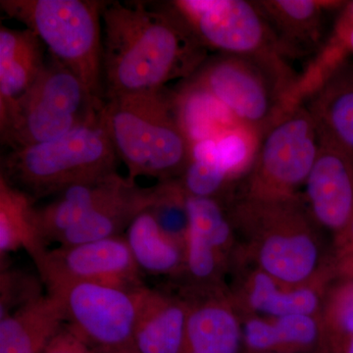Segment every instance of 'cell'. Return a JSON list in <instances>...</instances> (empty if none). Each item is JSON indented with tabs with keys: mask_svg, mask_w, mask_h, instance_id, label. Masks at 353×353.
<instances>
[{
	"mask_svg": "<svg viewBox=\"0 0 353 353\" xmlns=\"http://www.w3.org/2000/svg\"><path fill=\"white\" fill-rule=\"evenodd\" d=\"M171 2L105 1L102 9L103 99L155 94L189 79L208 58Z\"/></svg>",
	"mask_w": 353,
	"mask_h": 353,
	"instance_id": "cell-1",
	"label": "cell"
},
{
	"mask_svg": "<svg viewBox=\"0 0 353 353\" xmlns=\"http://www.w3.org/2000/svg\"><path fill=\"white\" fill-rule=\"evenodd\" d=\"M227 210L241 252L274 278L294 285L334 279L331 243L311 217L303 194L254 197L236 192Z\"/></svg>",
	"mask_w": 353,
	"mask_h": 353,
	"instance_id": "cell-2",
	"label": "cell"
},
{
	"mask_svg": "<svg viewBox=\"0 0 353 353\" xmlns=\"http://www.w3.org/2000/svg\"><path fill=\"white\" fill-rule=\"evenodd\" d=\"M102 121L128 178L178 179L192 159V143L163 92L105 99Z\"/></svg>",
	"mask_w": 353,
	"mask_h": 353,
	"instance_id": "cell-3",
	"label": "cell"
},
{
	"mask_svg": "<svg viewBox=\"0 0 353 353\" xmlns=\"http://www.w3.org/2000/svg\"><path fill=\"white\" fill-rule=\"evenodd\" d=\"M289 60L219 54L208 58L185 83L220 102L257 139L303 102L301 78Z\"/></svg>",
	"mask_w": 353,
	"mask_h": 353,
	"instance_id": "cell-4",
	"label": "cell"
},
{
	"mask_svg": "<svg viewBox=\"0 0 353 353\" xmlns=\"http://www.w3.org/2000/svg\"><path fill=\"white\" fill-rule=\"evenodd\" d=\"M118 159L101 112L61 138L10 150L1 159L0 175L36 201L117 171Z\"/></svg>",
	"mask_w": 353,
	"mask_h": 353,
	"instance_id": "cell-5",
	"label": "cell"
},
{
	"mask_svg": "<svg viewBox=\"0 0 353 353\" xmlns=\"http://www.w3.org/2000/svg\"><path fill=\"white\" fill-rule=\"evenodd\" d=\"M97 0H1L6 15L31 30L52 58L103 99L102 9ZM104 101V99H103Z\"/></svg>",
	"mask_w": 353,
	"mask_h": 353,
	"instance_id": "cell-6",
	"label": "cell"
},
{
	"mask_svg": "<svg viewBox=\"0 0 353 353\" xmlns=\"http://www.w3.org/2000/svg\"><path fill=\"white\" fill-rule=\"evenodd\" d=\"M103 99L95 97L78 77L54 58L0 121L2 145L21 150L65 136L99 117Z\"/></svg>",
	"mask_w": 353,
	"mask_h": 353,
	"instance_id": "cell-7",
	"label": "cell"
},
{
	"mask_svg": "<svg viewBox=\"0 0 353 353\" xmlns=\"http://www.w3.org/2000/svg\"><path fill=\"white\" fill-rule=\"evenodd\" d=\"M320 148V134L303 102L288 111L259 139L238 194L254 197L301 194Z\"/></svg>",
	"mask_w": 353,
	"mask_h": 353,
	"instance_id": "cell-8",
	"label": "cell"
},
{
	"mask_svg": "<svg viewBox=\"0 0 353 353\" xmlns=\"http://www.w3.org/2000/svg\"><path fill=\"white\" fill-rule=\"evenodd\" d=\"M148 287L66 283L46 287L67 327L95 353H139L134 330Z\"/></svg>",
	"mask_w": 353,
	"mask_h": 353,
	"instance_id": "cell-9",
	"label": "cell"
},
{
	"mask_svg": "<svg viewBox=\"0 0 353 353\" xmlns=\"http://www.w3.org/2000/svg\"><path fill=\"white\" fill-rule=\"evenodd\" d=\"M171 3L208 50L290 60L255 1L178 0Z\"/></svg>",
	"mask_w": 353,
	"mask_h": 353,
	"instance_id": "cell-10",
	"label": "cell"
},
{
	"mask_svg": "<svg viewBox=\"0 0 353 353\" xmlns=\"http://www.w3.org/2000/svg\"><path fill=\"white\" fill-rule=\"evenodd\" d=\"M46 287L94 283L143 287V275L125 236L48 250L34 261Z\"/></svg>",
	"mask_w": 353,
	"mask_h": 353,
	"instance_id": "cell-11",
	"label": "cell"
},
{
	"mask_svg": "<svg viewBox=\"0 0 353 353\" xmlns=\"http://www.w3.org/2000/svg\"><path fill=\"white\" fill-rule=\"evenodd\" d=\"M228 287L241 317L248 315H320L333 278L304 285H289L250 261L236 246L230 263Z\"/></svg>",
	"mask_w": 353,
	"mask_h": 353,
	"instance_id": "cell-12",
	"label": "cell"
},
{
	"mask_svg": "<svg viewBox=\"0 0 353 353\" xmlns=\"http://www.w3.org/2000/svg\"><path fill=\"white\" fill-rule=\"evenodd\" d=\"M304 202L311 217L332 238L353 219V153L320 136V148L304 183Z\"/></svg>",
	"mask_w": 353,
	"mask_h": 353,
	"instance_id": "cell-13",
	"label": "cell"
},
{
	"mask_svg": "<svg viewBox=\"0 0 353 353\" xmlns=\"http://www.w3.org/2000/svg\"><path fill=\"white\" fill-rule=\"evenodd\" d=\"M189 304L181 353H243L240 313L229 287L210 290L176 289Z\"/></svg>",
	"mask_w": 353,
	"mask_h": 353,
	"instance_id": "cell-14",
	"label": "cell"
},
{
	"mask_svg": "<svg viewBox=\"0 0 353 353\" xmlns=\"http://www.w3.org/2000/svg\"><path fill=\"white\" fill-rule=\"evenodd\" d=\"M319 134L353 153V61L345 57L323 74L303 101Z\"/></svg>",
	"mask_w": 353,
	"mask_h": 353,
	"instance_id": "cell-15",
	"label": "cell"
},
{
	"mask_svg": "<svg viewBox=\"0 0 353 353\" xmlns=\"http://www.w3.org/2000/svg\"><path fill=\"white\" fill-rule=\"evenodd\" d=\"M256 2L289 59L319 50L327 16L343 6L326 0H260Z\"/></svg>",
	"mask_w": 353,
	"mask_h": 353,
	"instance_id": "cell-16",
	"label": "cell"
},
{
	"mask_svg": "<svg viewBox=\"0 0 353 353\" xmlns=\"http://www.w3.org/2000/svg\"><path fill=\"white\" fill-rule=\"evenodd\" d=\"M241 318L243 353L319 352L320 315H248Z\"/></svg>",
	"mask_w": 353,
	"mask_h": 353,
	"instance_id": "cell-17",
	"label": "cell"
},
{
	"mask_svg": "<svg viewBox=\"0 0 353 353\" xmlns=\"http://www.w3.org/2000/svg\"><path fill=\"white\" fill-rule=\"evenodd\" d=\"M189 304L179 292L146 289L134 330L139 353H181Z\"/></svg>",
	"mask_w": 353,
	"mask_h": 353,
	"instance_id": "cell-18",
	"label": "cell"
},
{
	"mask_svg": "<svg viewBox=\"0 0 353 353\" xmlns=\"http://www.w3.org/2000/svg\"><path fill=\"white\" fill-rule=\"evenodd\" d=\"M134 182L117 171L70 185L55 194L54 199L38 208L39 230L44 245L55 243L90 211Z\"/></svg>",
	"mask_w": 353,
	"mask_h": 353,
	"instance_id": "cell-19",
	"label": "cell"
},
{
	"mask_svg": "<svg viewBox=\"0 0 353 353\" xmlns=\"http://www.w3.org/2000/svg\"><path fill=\"white\" fill-rule=\"evenodd\" d=\"M46 61L43 43L31 30L0 28V121L32 88Z\"/></svg>",
	"mask_w": 353,
	"mask_h": 353,
	"instance_id": "cell-20",
	"label": "cell"
},
{
	"mask_svg": "<svg viewBox=\"0 0 353 353\" xmlns=\"http://www.w3.org/2000/svg\"><path fill=\"white\" fill-rule=\"evenodd\" d=\"M153 187L141 188L136 182L130 183L65 231L55 243L70 246L122 236L134 218L150 208Z\"/></svg>",
	"mask_w": 353,
	"mask_h": 353,
	"instance_id": "cell-21",
	"label": "cell"
},
{
	"mask_svg": "<svg viewBox=\"0 0 353 353\" xmlns=\"http://www.w3.org/2000/svg\"><path fill=\"white\" fill-rule=\"evenodd\" d=\"M65 324L61 304L43 294L0 318V353H43Z\"/></svg>",
	"mask_w": 353,
	"mask_h": 353,
	"instance_id": "cell-22",
	"label": "cell"
},
{
	"mask_svg": "<svg viewBox=\"0 0 353 353\" xmlns=\"http://www.w3.org/2000/svg\"><path fill=\"white\" fill-rule=\"evenodd\" d=\"M124 236L141 273L167 278L172 285L181 280L185 248L161 231L148 208L134 218Z\"/></svg>",
	"mask_w": 353,
	"mask_h": 353,
	"instance_id": "cell-23",
	"label": "cell"
},
{
	"mask_svg": "<svg viewBox=\"0 0 353 353\" xmlns=\"http://www.w3.org/2000/svg\"><path fill=\"white\" fill-rule=\"evenodd\" d=\"M32 196L0 175V255L25 250L34 261L48 250L39 230L38 208Z\"/></svg>",
	"mask_w": 353,
	"mask_h": 353,
	"instance_id": "cell-24",
	"label": "cell"
},
{
	"mask_svg": "<svg viewBox=\"0 0 353 353\" xmlns=\"http://www.w3.org/2000/svg\"><path fill=\"white\" fill-rule=\"evenodd\" d=\"M178 179L188 196L216 199L226 208L240 183L221 162L214 139L192 143V159Z\"/></svg>",
	"mask_w": 353,
	"mask_h": 353,
	"instance_id": "cell-25",
	"label": "cell"
},
{
	"mask_svg": "<svg viewBox=\"0 0 353 353\" xmlns=\"http://www.w3.org/2000/svg\"><path fill=\"white\" fill-rule=\"evenodd\" d=\"M322 338L318 353H332L353 340V278H336L330 283L323 301Z\"/></svg>",
	"mask_w": 353,
	"mask_h": 353,
	"instance_id": "cell-26",
	"label": "cell"
},
{
	"mask_svg": "<svg viewBox=\"0 0 353 353\" xmlns=\"http://www.w3.org/2000/svg\"><path fill=\"white\" fill-rule=\"evenodd\" d=\"M230 261L208 241L190 230L185 270L175 289L210 290L228 285Z\"/></svg>",
	"mask_w": 353,
	"mask_h": 353,
	"instance_id": "cell-27",
	"label": "cell"
},
{
	"mask_svg": "<svg viewBox=\"0 0 353 353\" xmlns=\"http://www.w3.org/2000/svg\"><path fill=\"white\" fill-rule=\"evenodd\" d=\"M190 230L224 255L230 263L238 246V238L227 208L212 199L188 196Z\"/></svg>",
	"mask_w": 353,
	"mask_h": 353,
	"instance_id": "cell-28",
	"label": "cell"
},
{
	"mask_svg": "<svg viewBox=\"0 0 353 353\" xmlns=\"http://www.w3.org/2000/svg\"><path fill=\"white\" fill-rule=\"evenodd\" d=\"M148 210L161 231L185 248L190 228V214L188 194L179 179L162 181L153 185L152 201Z\"/></svg>",
	"mask_w": 353,
	"mask_h": 353,
	"instance_id": "cell-29",
	"label": "cell"
},
{
	"mask_svg": "<svg viewBox=\"0 0 353 353\" xmlns=\"http://www.w3.org/2000/svg\"><path fill=\"white\" fill-rule=\"evenodd\" d=\"M43 284L41 277L30 272L1 266L0 318L43 296Z\"/></svg>",
	"mask_w": 353,
	"mask_h": 353,
	"instance_id": "cell-30",
	"label": "cell"
},
{
	"mask_svg": "<svg viewBox=\"0 0 353 353\" xmlns=\"http://www.w3.org/2000/svg\"><path fill=\"white\" fill-rule=\"evenodd\" d=\"M331 260L334 279L353 278V219L345 231L332 238Z\"/></svg>",
	"mask_w": 353,
	"mask_h": 353,
	"instance_id": "cell-31",
	"label": "cell"
},
{
	"mask_svg": "<svg viewBox=\"0 0 353 353\" xmlns=\"http://www.w3.org/2000/svg\"><path fill=\"white\" fill-rule=\"evenodd\" d=\"M43 353H95L65 324Z\"/></svg>",
	"mask_w": 353,
	"mask_h": 353,
	"instance_id": "cell-32",
	"label": "cell"
},
{
	"mask_svg": "<svg viewBox=\"0 0 353 353\" xmlns=\"http://www.w3.org/2000/svg\"><path fill=\"white\" fill-rule=\"evenodd\" d=\"M353 29V2L347 4L338 23H336V28H334L333 38L331 39L332 43L336 44V46L345 48V41L350 32Z\"/></svg>",
	"mask_w": 353,
	"mask_h": 353,
	"instance_id": "cell-33",
	"label": "cell"
},
{
	"mask_svg": "<svg viewBox=\"0 0 353 353\" xmlns=\"http://www.w3.org/2000/svg\"><path fill=\"white\" fill-rule=\"evenodd\" d=\"M332 353H353V340L348 341L347 343Z\"/></svg>",
	"mask_w": 353,
	"mask_h": 353,
	"instance_id": "cell-34",
	"label": "cell"
},
{
	"mask_svg": "<svg viewBox=\"0 0 353 353\" xmlns=\"http://www.w3.org/2000/svg\"><path fill=\"white\" fill-rule=\"evenodd\" d=\"M345 48H347V52H350L353 55V29L345 41Z\"/></svg>",
	"mask_w": 353,
	"mask_h": 353,
	"instance_id": "cell-35",
	"label": "cell"
},
{
	"mask_svg": "<svg viewBox=\"0 0 353 353\" xmlns=\"http://www.w3.org/2000/svg\"><path fill=\"white\" fill-rule=\"evenodd\" d=\"M264 353H278V352H264Z\"/></svg>",
	"mask_w": 353,
	"mask_h": 353,
	"instance_id": "cell-36",
	"label": "cell"
}]
</instances>
